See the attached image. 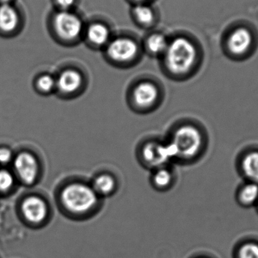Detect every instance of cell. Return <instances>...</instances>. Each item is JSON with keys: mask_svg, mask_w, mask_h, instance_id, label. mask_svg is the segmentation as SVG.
<instances>
[{"mask_svg": "<svg viewBox=\"0 0 258 258\" xmlns=\"http://www.w3.org/2000/svg\"><path fill=\"white\" fill-rule=\"evenodd\" d=\"M138 158L141 165L150 170L173 162L166 141L159 140L150 139L142 143L138 150Z\"/></svg>", "mask_w": 258, "mask_h": 258, "instance_id": "cell-7", "label": "cell"}, {"mask_svg": "<svg viewBox=\"0 0 258 258\" xmlns=\"http://www.w3.org/2000/svg\"><path fill=\"white\" fill-rule=\"evenodd\" d=\"M11 2H12V0H0V3H2V5L9 4Z\"/></svg>", "mask_w": 258, "mask_h": 258, "instance_id": "cell-26", "label": "cell"}, {"mask_svg": "<svg viewBox=\"0 0 258 258\" xmlns=\"http://www.w3.org/2000/svg\"><path fill=\"white\" fill-rule=\"evenodd\" d=\"M19 24V16L9 4L0 6V30L6 33L14 31Z\"/></svg>", "mask_w": 258, "mask_h": 258, "instance_id": "cell-16", "label": "cell"}, {"mask_svg": "<svg viewBox=\"0 0 258 258\" xmlns=\"http://www.w3.org/2000/svg\"><path fill=\"white\" fill-rule=\"evenodd\" d=\"M57 200L67 216L74 220H84L98 212L102 199L98 197L90 183L74 179L62 185Z\"/></svg>", "mask_w": 258, "mask_h": 258, "instance_id": "cell-2", "label": "cell"}, {"mask_svg": "<svg viewBox=\"0 0 258 258\" xmlns=\"http://www.w3.org/2000/svg\"><path fill=\"white\" fill-rule=\"evenodd\" d=\"M53 27L59 38L74 42L84 33L83 20L73 11H58L53 19Z\"/></svg>", "mask_w": 258, "mask_h": 258, "instance_id": "cell-9", "label": "cell"}, {"mask_svg": "<svg viewBox=\"0 0 258 258\" xmlns=\"http://www.w3.org/2000/svg\"><path fill=\"white\" fill-rule=\"evenodd\" d=\"M150 184L153 189L160 192L169 190L175 183V174L169 165L151 170Z\"/></svg>", "mask_w": 258, "mask_h": 258, "instance_id": "cell-14", "label": "cell"}, {"mask_svg": "<svg viewBox=\"0 0 258 258\" xmlns=\"http://www.w3.org/2000/svg\"><path fill=\"white\" fill-rule=\"evenodd\" d=\"M201 58L200 45L192 38L178 36L170 39L168 48L160 59L162 71L166 77L182 81L195 74Z\"/></svg>", "mask_w": 258, "mask_h": 258, "instance_id": "cell-1", "label": "cell"}, {"mask_svg": "<svg viewBox=\"0 0 258 258\" xmlns=\"http://www.w3.org/2000/svg\"><path fill=\"white\" fill-rule=\"evenodd\" d=\"M132 13L134 20L141 27H150L156 18L154 9L147 3L135 4L132 8Z\"/></svg>", "mask_w": 258, "mask_h": 258, "instance_id": "cell-18", "label": "cell"}, {"mask_svg": "<svg viewBox=\"0 0 258 258\" xmlns=\"http://www.w3.org/2000/svg\"><path fill=\"white\" fill-rule=\"evenodd\" d=\"M135 2V4H138V3H147L148 0H133Z\"/></svg>", "mask_w": 258, "mask_h": 258, "instance_id": "cell-25", "label": "cell"}, {"mask_svg": "<svg viewBox=\"0 0 258 258\" xmlns=\"http://www.w3.org/2000/svg\"><path fill=\"white\" fill-rule=\"evenodd\" d=\"M165 141L169 147L173 162L185 165L200 157L206 145V137L198 125L181 122L173 127Z\"/></svg>", "mask_w": 258, "mask_h": 258, "instance_id": "cell-3", "label": "cell"}, {"mask_svg": "<svg viewBox=\"0 0 258 258\" xmlns=\"http://www.w3.org/2000/svg\"><path fill=\"white\" fill-rule=\"evenodd\" d=\"M108 61L119 68L132 66L139 57V45L135 39L119 36L110 39L104 48Z\"/></svg>", "mask_w": 258, "mask_h": 258, "instance_id": "cell-6", "label": "cell"}, {"mask_svg": "<svg viewBox=\"0 0 258 258\" xmlns=\"http://www.w3.org/2000/svg\"><path fill=\"white\" fill-rule=\"evenodd\" d=\"M238 197L244 206H253L258 203V183L248 181L239 189Z\"/></svg>", "mask_w": 258, "mask_h": 258, "instance_id": "cell-19", "label": "cell"}, {"mask_svg": "<svg viewBox=\"0 0 258 258\" xmlns=\"http://www.w3.org/2000/svg\"><path fill=\"white\" fill-rule=\"evenodd\" d=\"M13 183L12 174L7 170H0V190H8L13 186Z\"/></svg>", "mask_w": 258, "mask_h": 258, "instance_id": "cell-22", "label": "cell"}, {"mask_svg": "<svg viewBox=\"0 0 258 258\" xmlns=\"http://www.w3.org/2000/svg\"><path fill=\"white\" fill-rule=\"evenodd\" d=\"M239 258H258V244L248 242L241 247Z\"/></svg>", "mask_w": 258, "mask_h": 258, "instance_id": "cell-21", "label": "cell"}, {"mask_svg": "<svg viewBox=\"0 0 258 258\" xmlns=\"http://www.w3.org/2000/svg\"><path fill=\"white\" fill-rule=\"evenodd\" d=\"M36 87L44 94H49L55 92V77L50 74H43L37 79Z\"/></svg>", "mask_w": 258, "mask_h": 258, "instance_id": "cell-20", "label": "cell"}, {"mask_svg": "<svg viewBox=\"0 0 258 258\" xmlns=\"http://www.w3.org/2000/svg\"><path fill=\"white\" fill-rule=\"evenodd\" d=\"M21 212L26 221L32 224H41L48 219V203L38 196L27 197L21 204Z\"/></svg>", "mask_w": 258, "mask_h": 258, "instance_id": "cell-10", "label": "cell"}, {"mask_svg": "<svg viewBox=\"0 0 258 258\" xmlns=\"http://www.w3.org/2000/svg\"><path fill=\"white\" fill-rule=\"evenodd\" d=\"M59 11H72L77 4V0H54Z\"/></svg>", "mask_w": 258, "mask_h": 258, "instance_id": "cell-23", "label": "cell"}, {"mask_svg": "<svg viewBox=\"0 0 258 258\" xmlns=\"http://www.w3.org/2000/svg\"><path fill=\"white\" fill-rule=\"evenodd\" d=\"M169 40L163 33H152L146 39L144 43L146 51L151 57L161 58L168 48Z\"/></svg>", "mask_w": 258, "mask_h": 258, "instance_id": "cell-15", "label": "cell"}, {"mask_svg": "<svg viewBox=\"0 0 258 258\" xmlns=\"http://www.w3.org/2000/svg\"><path fill=\"white\" fill-rule=\"evenodd\" d=\"M55 92L61 98L73 99L80 96L86 90V77L77 68L63 69L55 77Z\"/></svg>", "mask_w": 258, "mask_h": 258, "instance_id": "cell-8", "label": "cell"}, {"mask_svg": "<svg viewBox=\"0 0 258 258\" xmlns=\"http://www.w3.org/2000/svg\"><path fill=\"white\" fill-rule=\"evenodd\" d=\"M86 40L92 46L105 48L111 39L110 28L101 22L89 24L84 30Z\"/></svg>", "mask_w": 258, "mask_h": 258, "instance_id": "cell-13", "label": "cell"}, {"mask_svg": "<svg viewBox=\"0 0 258 258\" xmlns=\"http://www.w3.org/2000/svg\"><path fill=\"white\" fill-rule=\"evenodd\" d=\"M241 168L248 181L258 183V150H251L244 155Z\"/></svg>", "mask_w": 258, "mask_h": 258, "instance_id": "cell-17", "label": "cell"}, {"mask_svg": "<svg viewBox=\"0 0 258 258\" xmlns=\"http://www.w3.org/2000/svg\"><path fill=\"white\" fill-rule=\"evenodd\" d=\"M162 98V90L158 83L146 79L135 82L128 93L129 107L139 113H150L157 109Z\"/></svg>", "mask_w": 258, "mask_h": 258, "instance_id": "cell-5", "label": "cell"}, {"mask_svg": "<svg viewBox=\"0 0 258 258\" xmlns=\"http://www.w3.org/2000/svg\"><path fill=\"white\" fill-rule=\"evenodd\" d=\"M12 153L9 149L6 147L0 148V163L6 164L12 160Z\"/></svg>", "mask_w": 258, "mask_h": 258, "instance_id": "cell-24", "label": "cell"}, {"mask_svg": "<svg viewBox=\"0 0 258 258\" xmlns=\"http://www.w3.org/2000/svg\"><path fill=\"white\" fill-rule=\"evenodd\" d=\"M16 172L26 184H33L39 174V163L37 159L32 153H21L14 161Z\"/></svg>", "mask_w": 258, "mask_h": 258, "instance_id": "cell-11", "label": "cell"}, {"mask_svg": "<svg viewBox=\"0 0 258 258\" xmlns=\"http://www.w3.org/2000/svg\"><path fill=\"white\" fill-rule=\"evenodd\" d=\"M90 183L94 190L101 199L114 195L119 186L117 179L110 172L98 173Z\"/></svg>", "mask_w": 258, "mask_h": 258, "instance_id": "cell-12", "label": "cell"}, {"mask_svg": "<svg viewBox=\"0 0 258 258\" xmlns=\"http://www.w3.org/2000/svg\"><path fill=\"white\" fill-rule=\"evenodd\" d=\"M258 45L256 29L247 22H236L224 31L221 38V48L224 54L235 60L251 57Z\"/></svg>", "mask_w": 258, "mask_h": 258, "instance_id": "cell-4", "label": "cell"}]
</instances>
